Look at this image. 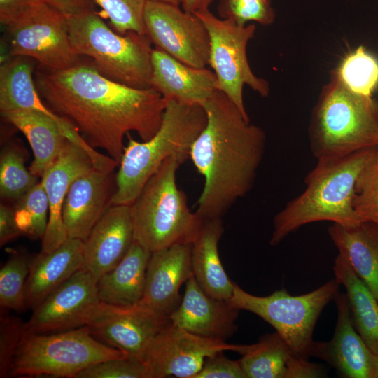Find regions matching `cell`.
Wrapping results in <instances>:
<instances>
[{
	"label": "cell",
	"mask_w": 378,
	"mask_h": 378,
	"mask_svg": "<svg viewBox=\"0 0 378 378\" xmlns=\"http://www.w3.org/2000/svg\"><path fill=\"white\" fill-rule=\"evenodd\" d=\"M34 77L47 106L71 122L90 146L105 150L118 163L125 135L135 132L146 141L162 123L167 101L159 92L108 79L90 59L62 70L39 66Z\"/></svg>",
	"instance_id": "1"
},
{
	"label": "cell",
	"mask_w": 378,
	"mask_h": 378,
	"mask_svg": "<svg viewBox=\"0 0 378 378\" xmlns=\"http://www.w3.org/2000/svg\"><path fill=\"white\" fill-rule=\"evenodd\" d=\"M202 106L206 123L190 151L204 178L196 212L203 220L222 218L252 189L266 135L220 91L216 90Z\"/></svg>",
	"instance_id": "2"
},
{
	"label": "cell",
	"mask_w": 378,
	"mask_h": 378,
	"mask_svg": "<svg viewBox=\"0 0 378 378\" xmlns=\"http://www.w3.org/2000/svg\"><path fill=\"white\" fill-rule=\"evenodd\" d=\"M375 147L317 161L305 178L304 190L274 216L270 245H278L290 233L311 223H359L353 207L355 184Z\"/></svg>",
	"instance_id": "3"
},
{
	"label": "cell",
	"mask_w": 378,
	"mask_h": 378,
	"mask_svg": "<svg viewBox=\"0 0 378 378\" xmlns=\"http://www.w3.org/2000/svg\"><path fill=\"white\" fill-rule=\"evenodd\" d=\"M187 158L166 159L130 205L134 240L150 252L176 244H192L204 220L189 208L176 183V172Z\"/></svg>",
	"instance_id": "4"
},
{
	"label": "cell",
	"mask_w": 378,
	"mask_h": 378,
	"mask_svg": "<svg viewBox=\"0 0 378 378\" xmlns=\"http://www.w3.org/2000/svg\"><path fill=\"white\" fill-rule=\"evenodd\" d=\"M206 111L201 105L167 100L157 132L142 142L127 135L128 142L119 162L111 204L130 205L150 177L169 157L190 158L192 144L204 128Z\"/></svg>",
	"instance_id": "5"
},
{
	"label": "cell",
	"mask_w": 378,
	"mask_h": 378,
	"mask_svg": "<svg viewBox=\"0 0 378 378\" xmlns=\"http://www.w3.org/2000/svg\"><path fill=\"white\" fill-rule=\"evenodd\" d=\"M309 135L317 161L378 146V102L352 92L332 75L314 108Z\"/></svg>",
	"instance_id": "6"
},
{
	"label": "cell",
	"mask_w": 378,
	"mask_h": 378,
	"mask_svg": "<svg viewBox=\"0 0 378 378\" xmlns=\"http://www.w3.org/2000/svg\"><path fill=\"white\" fill-rule=\"evenodd\" d=\"M71 44L104 76L135 88H148L152 43L146 34L114 32L94 10L67 17Z\"/></svg>",
	"instance_id": "7"
},
{
	"label": "cell",
	"mask_w": 378,
	"mask_h": 378,
	"mask_svg": "<svg viewBox=\"0 0 378 378\" xmlns=\"http://www.w3.org/2000/svg\"><path fill=\"white\" fill-rule=\"evenodd\" d=\"M127 356L94 337L88 326L46 334H24L12 364L11 377L76 378L86 368Z\"/></svg>",
	"instance_id": "8"
},
{
	"label": "cell",
	"mask_w": 378,
	"mask_h": 378,
	"mask_svg": "<svg viewBox=\"0 0 378 378\" xmlns=\"http://www.w3.org/2000/svg\"><path fill=\"white\" fill-rule=\"evenodd\" d=\"M340 289V284L335 278L304 295H292L281 289L267 296H256L234 283L228 301L232 307L251 312L268 323L297 356L308 359L316 321Z\"/></svg>",
	"instance_id": "9"
},
{
	"label": "cell",
	"mask_w": 378,
	"mask_h": 378,
	"mask_svg": "<svg viewBox=\"0 0 378 378\" xmlns=\"http://www.w3.org/2000/svg\"><path fill=\"white\" fill-rule=\"evenodd\" d=\"M195 14L209 34V64L216 77L217 90L223 92L249 119L243 99L244 86H249L262 97L270 93L269 83L253 73L247 59L246 47L255 34V26H241L231 20L218 18L209 9Z\"/></svg>",
	"instance_id": "10"
},
{
	"label": "cell",
	"mask_w": 378,
	"mask_h": 378,
	"mask_svg": "<svg viewBox=\"0 0 378 378\" xmlns=\"http://www.w3.org/2000/svg\"><path fill=\"white\" fill-rule=\"evenodd\" d=\"M144 24L146 34L156 48L192 66L209 64V34L195 13L170 3L147 0Z\"/></svg>",
	"instance_id": "11"
},
{
	"label": "cell",
	"mask_w": 378,
	"mask_h": 378,
	"mask_svg": "<svg viewBox=\"0 0 378 378\" xmlns=\"http://www.w3.org/2000/svg\"><path fill=\"white\" fill-rule=\"evenodd\" d=\"M6 30L11 56L27 57L55 70L72 67L82 60L71 44L67 17L46 4L22 23Z\"/></svg>",
	"instance_id": "12"
},
{
	"label": "cell",
	"mask_w": 378,
	"mask_h": 378,
	"mask_svg": "<svg viewBox=\"0 0 378 378\" xmlns=\"http://www.w3.org/2000/svg\"><path fill=\"white\" fill-rule=\"evenodd\" d=\"M245 346L204 337L169 321L151 341L143 361L153 378H194L208 356L226 351L241 354Z\"/></svg>",
	"instance_id": "13"
},
{
	"label": "cell",
	"mask_w": 378,
	"mask_h": 378,
	"mask_svg": "<svg viewBox=\"0 0 378 378\" xmlns=\"http://www.w3.org/2000/svg\"><path fill=\"white\" fill-rule=\"evenodd\" d=\"M169 321L139 303L116 306L100 301L87 326L102 342L143 360L151 341Z\"/></svg>",
	"instance_id": "14"
},
{
	"label": "cell",
	"mask_w": 378,
	"mask_h": 378,
	"mask_svg": "<svg viewBox=\"0 0 378 378\" xmlns=\"http://www.w3.org/2000/svg\"><path fill=\"white\" fill-rule=\"evenodd\" d=\"M97 280L84 268L76 272L32 310L24 334L62 332L87 326L100 300Z\"/></svg>",
	"instance_id": "15"
},
{
	"label": "cell",
	"mask_w": 378,
	"mask_h": 378,
	"mask_svg": "<svg viewBox=\"0 0 378 378\" xmlns=\"http://www.w3.org/2000/svg\"><path fill=\"white\" fill-rule=\"evenodd\" d=\"M337 310L332 339L313 342L309 356L321 359L346 378H378V354L365 344L356 330L346 295L340 291L334 300Z\"/></svg>",
	"instance_id": "16"
},
{
	"label": "cell",
	"mask_w": 378,
	"mask_h": 378,
	"mask_svg": "<svg viewBox=\"0 0 378 378\" xmlns=\"http://www.w3.org/2000/svg\"><path fill=\"white\" fill-rule=\"evenodd\" d=\"M34 59L10 55L0 67V111L24 110L40 113L54 120L69 141L81 146L98 161L102 154L90 146L74 126L44 104L34 82Z\"/></svg>",
	"instance_id": "17"
},
{
	"label": "cell",
	"mask_w": 378,
	"mask_h": 378,
	"mask_svg": "<svg viewBox=\"0 0 378 378\" xmlns=\"http://www.w3.org/2000/svg\"><path fill=\"white\" fill-rule=\"evenodd\" d=\"M93 168L89 154L67 140L57 158L42 175L41 183L49 204L48 222L41 239L42 252L52 251L69 239L62 218L66 196L72 183Z\"/></svg>",
	"instance_id": "18"
},
{
	"label": "cell",
	"mask_w": 378,
	"mask_h": 378,
	"mask_svg": "<svg viewBox=\"0 0 378 378\" xmlns=\"http://www.w3.org/2000/svg\"><path fill=\"white\" fill-rule=\"evenodd\" d=\"M192 275V244H176L151 253L138 303L169 318L182 299L181 286Z\"/></svg>",
	"instance_id": "19"
},
{
	"label": "cell",
	"mask_w": 378,
	"mask_h": 378,
	"mask_svg": "<svg viewBox=\"0 0 378 378\" xmlns=\"http://www.w3.org/2000/svg\"><path fill=\"white\" fill-rule=\"evenodd\" d=\"M239 312L228 300L208 295L192 275L186 282L184 295L169 318L192 333L226 341L237 330Z\"/></svg>",
	"instance_id": "20"
},
{
	"label": "cell",
	"mask_w": 378,
	"mask_h": 378,
	"mask_svg": "<svg viewBox=\"0 0 378 378\" xmlns=\"http://www.w3.org/2000/svg\"><path fill=\"white\" fill-rule=\"evenodd\" d=\"M134 241L130 205L112 204L83 241V267L98 279L126 255Z\"/></svg>",
	"instance_id": "21"
},
{
	"label": "cell",
	"mask_w": 378,
	"mask_h": 378,
	"mask_svg": "<svg viewBox=\"0 0 378 378\" xmlns=\"http://www.w3.org/2000/svg\"><path fill=\"white\" fill-rule=\"evenodd\" d=\"M150 87L167 100L202 104L217 90L213 71L186 64L158 48L151 54Z\"/></svg>",
	"instance_id": "22"
},
{
	"label": "cell",
	"mask_w": 378,
	"mask_h": 378,
	"mask_svg": "<svg viewBox=\"0 0 378 378\" xmlns=\"http://www.w3.org/2000/svg\"><path fill=\"white\" fill-rule=\"evenodd\" d=\"M246 378H310L326 377L323 368L297 356L277 332L246 345L240 354Z\"/></svg>",
	"instance_id": "23"
},
{
	"label": "cell",
	"mask_w": 378,
	"mask_h": 378,
	"mask_svg": "<svg viewBox=\"0 0 378 378\" xmlns=\"http://www.w3.org/2000/svg\"><path fill=\"white\" fill-rule=\"evenodd\" d=\"M83 241L69 238L52 251L30 260L25 302L33 310L83 267Z\"/></svg>",
	"instance_id": "24"
},
{
	"label": "cell",
	"mask_w": 378,
	"mask_h": 378,
	"mask_svg": "<svg viewBox=\"0 0 378 378\" xmlns=\"http://www.w3.org/2000/svg\"><path fill=\"white\" fill-rule=\"evenodd\" d=\"M110 174L94 167L72 183L62 210L69 238L85 241L106 211Z\"/></svg>",
	"instance_id": "25"
},
{
	"label": "cell",
	"mask_w": 378,
	"mask_h": 378,
	"mask_svg": "<svg viewBox=\"0 0 378 378\" xmlns=\"http://www.w3.org/2000/svg\"><path fill=\"white\" fill-rule=\"evenodd\" d=\"M328 231L339 254L378 300V225L370 221L354 225L332 223Z\"/></svg>",
	"instance_id": "26"
},
{
	"label": "cell",
	"mask_w": 378,
	"mask_h": 378,
	"mask_svg": "<svg viewBox=\"0 0 378 378\" xmlns=\"http://www.w3.org/2000/svg\"><path fill=\"white\" fill-rule=\"evenodd\" d=\"M151 252L134 241L126 255L97 282V295L104 303L131 306L142 298Z\"/></svg>",
	"instance_id": "27"
},
{
	"label": "cell",
	"mask_w": 378,
	"mask_h": 378,
	"mask_svg": "<svg viewBox=\"0 0 378 378\" xmlns=\"http://www.w3.org/2000/svg\"><path fill=\"white\" fill-rule=\"evenodd\" d=\"M224 231L222 218L204 220L202 229L192 244V268L195 278L210 296L229 300L234 282L225 272L218 253Z\"/></svg>",
	"instance_id": "28"
},
{
	"label": "cell",
	"mask_w": 378,
	"mask_h": 378,
	"mask_svg": "<svg viewBox=\"0 0 378 378\" xmlns=\"http://www.w3.org/2000/svg\"><path fill=\"white\" fill-rule=\"evenodd\" d=\"M1 115L26 136L34 153L29 169L36 176L41 177L69 139L54 120L40 113L13 110L1 112Z\"/></svg>",
	"instance_id": "29"
},
{
	"label": "cell",
	"mask_w": 378,
	"mask_h": 378,
	"mask_svg": "<svg viewBox=\"0 0 378 378\" xmlns=\"http://www.w3.org/2000/svg\"><path fill=\"white\" fill-rule=\"evenodd\" d=\"M335 278L346 290L353 324L368 346L378 354V300L340 255L333 265Z\"/></svg>",
	"instance_id": "30"
},
{
	"label": "cell",
	"mask_w": 378,
	"mask_h": 378,
	"mask_svg": "<svg viewBox=\"0 0 378 378\" xmlns=\"http://www.w3.org/2000/svg\"><path fill=\"white\" fill-rule=\"evenodd\" d=\"M332 75L352 92L372 97L378 88V59L358 46L345 55Z\"/></svg>",
	"instance_id": "31"
},
{
	"label": "cell",
	"mask_w": 378,
	"mask_h": 378,
	"mask_svg": "<svg viewBox=\"0 0 378 378\" xmlns=\"http://www.w3.org/2000/svg\"><path fill=\"white\" fill-rule=\"evenodd\" d=\"M30 260L22 253L13 252L0 270V307L24 312L26 283Z\"/></svg>",
	"instance_id": "32"
},
{
	"label": "cell",
	"mask_w": 378,
	"mask_h": 378,
	"mask_svg": "<svg viewBox=\"0 0 378 378\" xmlns=\"http://www.w3.org/2000/svg\"><path fill=\"white\" fill-rule=\"evenodd\" d=\"M14 212L17 226L22 234L43 238L48 222L49 204L41 182L20 199Z\"/></svg>",
	"instance_id": "33"
},
{
	"label": "cell",
	"mask_w": 378,
	"mask_h": 378,
	"mask_svg": "<svg viewBox=\"0 0 378 378\" xmlns=\"http://www.w3.org/2000/svg\"><path fill=\"white\" fill-rule=\"evenodd\" d=\"M38 183V177L26 168L18 150L14 147L4 150L0 160L1 197L20 200Z\"/></svg>",
	"instance_id": "34"
},
{
	"label": "cell",
	"mask_w": 378,
	"mask_h": 378,
	"mask_svg": "<svg viewBox=\"0 0 378 378\" xmlns=\"http://www.w3.org/2000/svg\"><path fill=\"white\" fill-rule=\"evenodd\" d=\"M353 207L360 222L378 225V146H376L356 180Z\"/></svg>",
	"instance_id": "35"
},
{
	"label": "cell",
	"mask_w": 378,
	"mask_h": 378,
	"mask_svg": "<svg viewBox=\"0 0 378 378\" xmlns=\"http://www.w3.org/2000/svg\"><path fill=\"white\" fill-rule=\"evenodd\" d=\"M109 18L115 31L146 34L144 10L147 0H94Z\"/></svg>",
	"instance_id": "36"
},
{
	"label": "cell",
	"mask_w": 378,
	"mask_h": 378,
	"mask_svg": "<svg viewBox=\"0 0 378 378\" xmlns=\"http://www.w3.org/2000/svg\"><path fill=\"white\" fill-rule=\"evenodd\" d=\"M218 13L220 18L231 20L241 26L249 21L270 25L276 16L270 0H220Z\"/></svg>",
	"instance_id": "37"
},
{
	"label": "cell",
	"mask_w": 378,
	"mask_h": 378,
	"mask_svg": "<svg viewBox=\"0 0 378 378\" xmlns=\"http://www.w3.org/2000/svg\"><path fill=\"white\" fill-rule=\"evenodd\" d=\"M76 378H153L146 363L135 358L125 356L108 359L82 370Z\"/></svg>",
	"instance_id": "38"
},
{
	"label": "cell",
	"mask_w": 378,
	"mask_h": 378,
	"mask_svg": "<svg viewBox=\"0 0 378 378\" xmlns=\"http://www.w3.org/2000/svg\"><path fill=\"white\" fill-rule=\"evenodd\" d=\"M7 309L1 308L0 314V377L10 375L15 354L24 334V323Z\"/></svg>",
	"instance_id": "39"
},
{
	"label": "cell",
	"mask_w": 378,
	"mask_h": 378,
	"mask_svg": "<svg viewBox=\"0 0 378 378\" xmlns=\"http://www.w3.org/2000/svg\"><path fill=\"white\" fill-rule=\"evenodd\" d=\"M223 352L208 356L194 378H246L239 360H231Z\"/></svg>",
	"instance_id": "40"
},
{
	"label": "cell",
	"mask_w": 378,
	"mask_h": 378,
	"mask_svg": "<svg viewBox=\"0 0 378 378\" xmlns=\"http://www.w3.org/2000/svg\"><path fill=\"white\" fill-rule=\"evenodd\" d=\"M44 4L41 0H0V22L6 29L22 23Z\"/></svg>",
	"instance_id": "41"
},
{
	"label": "cell",
	"mask_w": 378,
	"mask_h": 378,
	"mask_svg": "<svg viewBox=\"0 0 378 378\" xmlns=\"http://www.w3.org/2000/svg\"><path fill=\"white\" fill-rule=\"evenodd\" d=\"M66 17L94 10V0H41Z\"/></svg>",
	"instance_id": "42"
},
{
	"label": "cell",
	"mask_w": 378,
	"mask_h": 378,
	"mask_svg": "<svg viewBox=\"0 0 378 378\" xmlns=\"http://www.w3.org/2000/svg\"><path fill=\"white\" fill-rule=\"evenodd\" d=\"M22 233L19 230L15 219V212L11 208L1 204L0 206V245L3 246L6 243L16 238Z\"/></svg>",
	"instance_id": "43"
},
{
	"label": "cell",
	"mask_w": 378,
	"mask_h": 378,
	"mask_svg": "<svg viewBox=\"0 0 378 378\" xmlns=\"http://www.w3.org/2000/svg\"><path fill=\"white\" fill-rule=\"evenodd\" d=\"M214 0H181L182 9L188 13H195L208 10Z\"/></svg>",
	"instance_id": "44"
},
{
	"label": "cell",
	"mask_w": 378,
	"mask_h": 378,
	"mask_svg": "<svg viewBox=\"0 0 378 378\" xmlns=\"http://www.w3.org/2000/svg\"><path fill=\"white\" fill-rule=\"evenodd\" d=\"M156 1H164V2H167V3H170V4H172L177 5V6H179L181 4V0H156Z\"/></svg>",
	"instance_id": "45"
}]
</instances>
